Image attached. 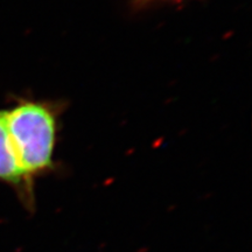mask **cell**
<instances>
[{
	"instance_id": "obj_1",
	"label": "cell",
	"mask_w": 252,
	"mask_h": 252,
	"mask_svg": "<svg viewBox=\"0 0 252 252\" xmlns=\"http://www.w3.org/2000/svg\"><path fill=\"white\" fill-rule=\"evenodd\" d=\"M6 125L21 168L31 180L53 165L60 110L46 100H24L4 110Z\"/></svg>"
},
{
	"instance_id": "obj_2",
	"label": "cell",
	"mask_w": 252,
	"mask_h": 252,
	"mask_svg": "<svg viewBox=\"0 0 252 252\" xmlns=\"http://www.w3.org/2000/svg\"><path fill=\"white\" fill-rule=\"evenodd\" d=\"M0 180L13 185H21L28 181L9 138L4 111H0Z\"/></svg>"
},
{
	"instance_id": "obj_3",
	"label": "cell",
	"mask_w": 252,
	"mask_h": 252,
	"mask_svg": "<svg viewBox=\"0 0 252 252\" xmlns=\"http://www.w3.org/2000/svg\"><path fill=\"white\" fill-rule=\"evenodd\" d=\"M159 1H179V0H135L138 5H147L152 4V2H159Z\"/></svg>"
}]
</instances>
